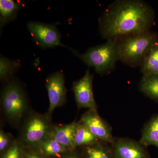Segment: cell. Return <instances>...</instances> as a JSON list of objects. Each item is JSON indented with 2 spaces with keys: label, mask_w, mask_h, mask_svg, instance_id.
Returning <instances> with one entry per match:
<instances>
[{
  "label": "cell",
  "mask_w": 158,
  "mask_h": 158,
  "mask_svg": "<svg viewBox=\"0 0 158 158\" xmlns=\"http://www.w3.org/2000/svg\"><path fill=\"white\" fill-rule=\"evenodd\" d=\"M154 19L153 10L144 1H117L101 15L99 30L105 39H116L150 31Z\"/></svg>",
  "instance_id": "obj_1"
},
{
  "label": "cell",
  "mask_w": 158,
  "mask_h": 158,
  "mask_svg": "<svg viewBox=\"0 0 158 158\" xmlns=\"http://www.w3.org/2000/svg\"><path fill=\"white\" fill-rule=\"evenodd\" d=\"M119 60L134 67L142 65L154 44L158 40L157 34L150 31L116 38Z\"/></svg>",
  "instance_id": "obj_2"
},
{
  "label": "cell",
  "mask_w": 158,
  "mask_h": 158,
  "mask_svg": "<svg viewBox=\"0 0 158 158\" xmlns=\"http://www.w3.org/2000/svg\"><path fill=\"white\" fill-rule=\"evenodd\" d=\"M71 51L89 67H94L97 73L103 74L113 70L119 60L116 39H109L106 43L89 48L84 54Z\"/></svg>",
  "instance_id": "obj_3"
},
{
  "label": "cell",
  "mask_w": 158,
  "mask_h": 158,
  "mask_svg": "<svg viewBox=\"0 0 158 158\" xmlns=\"http://www.w3.org/2000/svg\"><path fill=\"white\" fill-rule=\"evenodd\" d=\"M1 102L2 110L8 121L13 124H19L28 107L26 94L19 83H8L2 91Z\"/></svg>",
  "instance_id": "obj_4"
},
{
  "label": "cell",
  "mask_w": 158,
  "mask_h": 158,
  "mask_svg": "<svg viewBox=\"0 0 158 158\" xmlns=\"http://www.w3.org/2000/svg\"><path fill=\"white\" fill-rule=\"evenodd\" d=\"M54 127L46 115L37 113L29 115L24 123L20 134L23 144L36 149L52 135Z\"/></svg>",
  "instance_id": "obj_5"
},
{
  "label": "cell",
  "mask_w": 158,
  "mask_h": 158,
  "mask_svg": "<svg viewBox=\"0 0 158 158\" xmlns=\"http://www.w3.org/2000/svg\"><path fill=\"white\" fill-rule=\"evenodd\" d=\"M27 26L31 36L40 47L51 48L59 46L66 47L61 42L60 33L54 25L31 21Z\"/></svg>",
  "instance_id": "obj_6"
},
{
  "label": "cell",
  "mask_w": 158,
  "mask_h": 158,
  "mask_svg": "<svg viewBox=\"0 0 158 158\" xmlns=\"http://www.w3.org/2000/svg\"><path fill=\"white\" fill-rule=\"evenodd\" d=\"M46 88L49 101V106L46 116L51 119L54 110L61 106L66 101V89L65 77L61 72H57L50 75L46 80Z\"/></svg>",
  "instance_id": "obj_7"
},
{
  "label": "cell",
  "mask_w": 158,
  "mask_h": 158,
  "mask_svg": "<svg viewBox=\"0 0 158 158\" xmlns=\"http://www.w3.org/2000/svg\"><path fill=\"white\" fill-rule=\"evenodd\" d=\"M93 75L87 70L83 77L73 84V90L79 109L88 108L97 111V106L93 91Z\"/></svg>",
  "instance_id": "obj_8"
},
{
  "label": "cell",
  "mask_w": 158,
  "mask_h": 158,
  "mask_svg": "<svg viewBox=\"0 0 158 158\" xmlns=\"http://www.w3.org/2000/svg\"><path fill=\"white\" fill-rule=\"evenodd\" d=\"M80 122L85 125L101 142L113 144L115 141L112 135V129L99 116L97 111L89 110L82 116Z\"/></svg>",
  "instance_id": "obj_9"
},
{
  "label": "cell",
  "mask_w": 158,
  "mask_h": 158,
  "mask_svg": "<svg viewBox=\"0 0 158 158\" xmlns=\"http://www.w3.org/2000/svg\"><path fill=\"white\" fill-rule=\"evenodd\" d=\"M145 148L135 140L120 138L115 140L112 150L114 158H150Z\"/></svg>",
  "instance_id": "obj_10"
},
{
  "label": "cell",
  "mask_w": 158,
  "mask_h": 158,
  "mask_svg": "<svg viewBox=\"0 0 158 158\" xmlns=\"http://www.w3.org/2000/svg\"><path fill=\"white\" fill-rule=\"evenodd\" d=\"M77 123L60 126L54 127L52 135L58 142L68 151L73 150L75 146V136Z\"/></svg>",
  "instance_id": "obj_11"
},
{
  "label": "cell",
  "mask_w": 158,
  "mask_h": 158,
  "mask_svg": "<svg viewBox=\"0 0 158 158\" xmlns=\"http://www.w3.org/2000/svg\"><path fill=\"white\" fill-rule=\"evenodd\" d=\"M139 142L144 147L154 145L158 149V114L152 117L144 126Z\"/></svg>",
  "instance_id": "obj_12"
},
{
  "label": "cell",
  "mask_w": 158,
  "mask_h": 158,
  "mask_svg": "<svg viewBox=\"0 0 158 158\" xmlns=\"http://www.w3.org/2000/svg\"><path fill=\"white\" fill-rule=\"evenodd\" d=\"M23 4L19 1L13 0L0 1V23L2 27L4 25L15 19Z\"/></svg>",
  "instance_id": "obj_13"
},
{
  "label": "cell",
  "mask_w": 158,
  "mask_h": 158,
  "mask_svg": "<svg viewBox=\"0 0 158 158\" xmlns=\"http://www.w3.org/2000/svg\"><path fill=\"white\" fill-rule=\"evenodd\" d=\"M139 88L146 96L158 102V74L143 75Z\"/></svg>",
  "instance_id": "obj_14"
},
{
  "label": "cell",
  "mask_w": 158,
  "mask_h": 158,
  "mask_svg": "<svg viewBox=\"0 0 158 158\" xmlns=\"http://www.w3.org/2000/svg\"><path fill=\"white\" fill-rule=\"evenodd\" d=\"M99 142L100 141L85 125L81 122L77 123L75 136L76 148L80 146L86 147Z\"/></svg>",
  "instance_id": "obj_15"
},
{
  "label": "cell",
  "mask_w": 158,
  "mask_h": 158,
  "mask_svg": "<svg viewBox=\"0 0 158 158\" xmlns=\"http://www.w3.org/2000/svg\"><path fill=\"white\" fill-rule=\"evenodd\" d=\"M141 71L143 75L158 74V40L154 44L141 65Z\"/></svg>",
  "instance_id": "obj_16"
},
{
  "label": "cell",
  "mask_w": 158,
  "mask_h": 158,
  "mask_svg": "<svg viewBox=\"0 0 158 158\" xmlns=\"http://www.w3.org/2000/svg\"><path fill=\"white\" fill-rule=\"evenodd\" d=\"M35 149L38 150L39 153L47 156L59 155L68 151L56 140L52 134Z\"/></svg>",
  "instance_id": "obj_17"
},
{
  "label": "cell",
  "mask_w": 158,
  "mask_h": 158,
  "mask_svg": "<svg viewBox=\"0 0 158 158\" xmlns=\"http://www.w3.org/2000/svg\"><path fill=\"white\" fill-rule=\"evenodd\" d=\"M85 158H114L112 148L101 141L85 147Z\"/></svg>",
  "instance_id": "obj_18"
},
{
  "label": "cell",
  "mask_w": 158,
  "mask_h": 158,
  "mask_svg": "<svg viewBox=\"0 0 158 158\" xmlns=\"http://www.w3.org/2000/svg\"><path fill=\"white\" fill-rule=\"evenodd\" d=\"M19 62L12 61L1 56L0 58V79L2 81L9 79L19 66Z\"/></svg>",
  "instance_id": "obj_19"
},
{
  "label": "cell",
  "mask_w": 158,
  "mask_h": 158,
  "mask_svg": "<svg viewBox=\"0 0 158 158\" xmlns=\"http://www.w3.org/2000/svg\"><path fill=\"white\" fill-rule=\"evenodd\" d=\"M19 144L16 141H13L5 152L2 158H23V150Z\"/></svg>",
  "instance_id": "obj_20"
},
{
  "label": "cell",
  "mask_w": 158,
  "mask_h": 158,
  "mask_svg": "<svg viewBox=\"0 0 158 158\" xmlns=\"http://www.w3.org/2000/svg\"><path fill=\"white\" fill-rule=\"evenodd\" d=\"M13 141H11V137L2 130L0 131V151L1 152H6L11 146Z\"/></svg>",
  "instance_id": "obj_21"
},
{
  "label": "cell",
  "mask_w": 158,
  "mask_h": 158,
  "mask_svg": "<svg viewBox=\"0 0 158 158\" xmlns=\"http://www.w3.org/2000/svg\"><path fill=\"white\" fill-rule=\"evenodd\" d=\"M23 158H48L40 153L34 151L23 152Z\"/></svg>",
  "instance_id": "obj_22"
},
{
  "label": "cell",
  "mask_w": 158,
  "mask_h": 158,
  "mask_svg": "<svg viewBox=\"0 0 158 158\" xmlns=\"http://www.w3.org/2000/svg\"><path fill=\"white\" fill-rule=\"evenodd\" d=\"M63 158H79V157L74 154H71L69 155L65 156Z\"/></svg>",
  "instance_id": "obj_23"
}]
</instances>
